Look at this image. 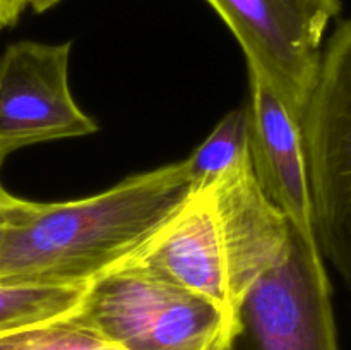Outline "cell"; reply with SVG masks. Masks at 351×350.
I'll return each mask as SVG.
<instances>
[{"instance_id": "obj_11", "label": "cell", "mask_w": 351, "mask_h": 350, "mask_svg": "<svg viewBox=\"0 0 351 350\" xmlns=\"http://www.w3.org/2000/svg\"><path fill=\"white\" fill-rule=\"evenodd\" d=\"M250 154L249 108L226 113L213 132L185 160L192 192L211 185L216 178Z\"/></svg>"}, {"instance_id": "obj_4", "label": "cell", "mask_w": 351, "mask_h": 350, "mask_svg": "<svg viewBox=\"0 0 351 350\" xmlns=\"http://www.w3.org/2000/svg\"><path fill=\"white\" fill-rule=\"evenodd\" d=\"M225 350H339L332 292L317 242L290 240L274 266L242 295Z\"/></svg>"}, {"instance_id": "obj_5", "label": "cell", "mask_w": 351, "mask_h": 350, "mask_svg": "<svg viewBox=\"0 0 351 350\" xmlns=\"http://www.w3.org/2000/svg\"><path fill=\"white\" fill-rule=\"evenodd\" d=\"M239 40L247 65L263 72L302 124L315 84L322 38L339 0H208Z\"/></svg>"}, {"instance_id": "obj_13", "label": "cell", "mask_w": 351, "mask_h": 350, "mask_svg": "<svg viewBox=\"0 0 351 350\" xmlns=\"http://www.w3.org/2000/svg\"><path fill=\"white\" fill-rule=\"evenodd\" d=\"M29 0H0V30L17 23Z\"/></svg>"}, {"instance_id": "obj_16", "label": "cell", "mask_w": 351, "mask_h": 350, "mask_svg": "<svg viewBox=\"0 0 351 350\" xmlns=\"http://www.w3.org/2000/svg\"><path fill=\"white\" fill-rule=\"evenodd\" d=\"M58 2H60V0H29V5L33 7L34 12H45V10L50 9V7L57 5Z\"/></svg>"}, {"instance_id": "obj_8", "label": "cell", "mask_w": 351, "mask_h": 350, "mask_svg": "<svg viewBox=\"0 0 351 350\" xmlns=\"http://www.w3.org/2000/svg\"><path fill=\"white\" fill-rule=\"evenodd\" d=\"M250 156L264 194L302 239L317 242L302 124L266 75L249 65Z\"/></svg>"}, {"instance_id": "obj_1", "label": "cell", "mask_w": 351, "mask_h": 350, "mask_svg": "<svg viewBox=\"0 0 351 350\" xmlns=\"http://www.w3.org/2000/svg\"><path fill=\"white\" fill-rule=\"evenodd\" d=\"M191 194L184 160L84 199L26 201L0 239V283L89 285L125 263Z\"/></svg>"}, {"instance_id": "obj_6", "label": "cell", "mask_w": 351, "mask_h": 350, "mask_svg": "<svg viewBox=\"0 0 351 350\" xmlns=\"http://www.w3.org/2000/svg\"><path fill=\"white\" fill-rule=\"evenodd\" d=\"M72 41H17L0 57V148L88 136L98 130L69 88Z\"/></svg>"}, {"instance_id": "obj_10", "label": "cell", "mask_w": 351, "mask_h": 350, "mask_svg": "<svg viewBox=\"0 0 351 350\" xmlns=\"http://www.w3.org/2000/svg\"><path fill=\"white\" fill-rule=\"evenodd\" d=\"M88 285L0 283V335L67 318L81 304Z\"/></svg>"}, {"instance_id": "obj_2", "label": "cell", "mask_w": 351, "mask_h": 350, "mask_svg": "<svg viewBox=\"0 0 351 350\" xmlns=\"http://www.w3.org/2000/svg\"><path fill=\"white\" fill-rule=\"evenodd\" d=\"M71 318L125 350H225L230 328L208 299L134 266L93 280Z\"/></svg>"}, {"instance_id": "obj_12", "label": "cell", "mask_w": 351, "mask_h": 350, "mask_svg": "<svg viewBox=\"0 0 351 350\" xmlns=\"http://www.w3.org/2000/svg\"><path fill=\"white\" fill-rule=\"evenodd\" d=\"M0 350H125L71 316L0 335Z\"/></svg>"}, {"instance_id": "obj_3", "label": "cell", "mask_w": 351, "mask_h": 350, "mask_svg": "<svg viewBox=\"0 0 351 350\" xmlns=\"http://www.w3.org/2000/svg\"><path fill=\"white\" fill-rule=\"evenodd\" d=\"M302 136L319 250L351 292V17L322 50Z\"/></svg>"}, {"instance_id": "obj_9", "label": "cell", "mask_w": 351, "mask_h": 350, "mask_svg": "<svg viewBox=\"0 0 351 350\" xmlns=\"http://www.w3.org/2000/svg\"><path fill=\"white\" fill-rule=\"evenodd\" d=\"M120 266L151 271L208 299L232 318L225 247L208 189L192 192L182 208Z\"/></svg>"}, {"instance_id": "obj_7", "label": "cell", "mask_w": 351, "mask_h": 350, "mask_svg": "<svg viewBox=\"0 0 351 350\" xmlns=\"http://www.w3.org/2000/svg\"><path fill=\"white\" fill-rule=\"evenodd\" d=\"M204 189L221 232L233 312L250 285L283 256L291 225L264 194L250 154Z\"/></svg>"}, {"instance_id": "obj_14", "label": "cell", "mask_w": 351, "mask_h": 350, "mask_svg": "<svg viewBox=\"0 0 351 350\" xmlns=\"http://www.w3.org/2000/svg\"><path fill=\"white\" fill-rule=\"evenodd\" d=\"M9 154H10V151H7L5 148H0V172H2L3 161H5V158L9 156ZM23 201L24 199H19V198H16V196L10 194V192L3 187L2 180H0V211H3V209L17 208V206H19Z\"/></svg>"}, {"instance_id": "obj_15", "label": "cell", "mask_w": 351, "mask_h": 350, "mask_svg": "<svg viewBox=\"0 0 351 350\" xmlns=\"http://www.w3.org/2000/svg\"><path fill=\"white\" fill-rule=\"evenodd\" d=\"M24 205H26V199H24V201L21 202V205L17 206V208H12V209H3V211H0V239H2V233H3V230H5L7 223H9L10 220H12V216L16 215V213L19 211V209L23 208Z\"/></svg>"}]
</instances>
